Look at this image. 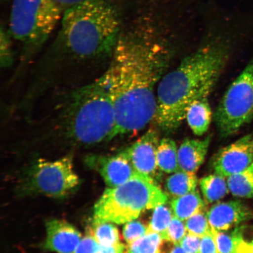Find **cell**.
<instances>
[{
  "label": "cell",
  "instance_id": "6da1fadb",
  "mask_svg": "<svg viewBox=\"0 0 253 253\" xmlns=\"http://www.w3.org/2000/svg\"><path fill=\"white\" fill-rule=\"evenodd\" d=\"M153 14L144 13L123 28L100 77L112 101L118 136L142 130L156 116V88L166 74L172 49L166 21Z\"/></svg>",
  "mask_w": 253,
  "mask_h": 253
},
{
  "label": "cell",
  "instance_id": "7a4b0ae2",
  "mask_svg": "<svg viewBox=\"0 0 253 253\" xmlns=\"http://www.w3.org/2000/svg\"><path fill=\"white\" fill-rule=\"evenodd\" d=\"M123 28L122 10L115 0H86L66 9L30 90L40 95L64 69L110 61Z\"/></svg>",
  "mask_w": 253,
  "mask_h": 253
},
{
  "label": "cell",
  "instance_id": "3957f363",
  "mask_svg": "<svg viewBox=\"0 0 253 253\" xmlns=\"http://www.w3.org/2000/svg\"><path fill=\"white\" fill-rule=\"evenodd\" d=\"M35 136L75 147H90L118 137L115 109L99 77L60 98Z\"/></svg>",
  "mask_w": 253,
  "mask_h": 253
},
{
  "label": "cell",
  "instance_id": "277c9868",
  "mask_svg": "<svg viewBox=\"0 0 253 253\" xmlns=\"http://www.w3.org/2000/svg\"><path fill=\"white\" fill-rule=\"evenodd\" d=\"M229 49L226 37L217 34L164 76L157 88L154 118L161 130H176L185 119L190 104L209 96L225 66Z\"/></svg>",
  "mask_w": 253,
  "mask_h": 253
},
{
  "label": "cell",
  "instance_id": "5b68a950",
  "mask_svg": "<svg viewBox=\"0 0 253 253\" xmlns=\"http://www.w3.org/2000/svg\"><path fill=\"white\" fill-rule=\"evenodd\" d=\"M168 201L157 183L137 173L124 184L104 191L94 205L93 220L125 224Z\"/></svg>",
  "mask_w": 253,
  "mask_h": 253
},
{
  "label": "cell",
  "instance_id": "8992f818",
  "mask_svg": "<svg viewBox=\"0 0 253 253\" xmlns=\"http://www.w3.org/2000/svg\"><path fill=\"white\" fill-rule=\"evenodd\" d=\"M55 0H13L9 33L21 46V62H29L49 40L62 17Z\"/></svg>",
  "mask_w": 253,
  "mask_h": 253
},
{
  "label": "cell",
  "instance_id": "52a82bcc",
  "mask_svg": "<svg viewBox=\"0 0 253 253\" xmlns=\"http://www.w3.org/2000/svg\"><path fill=\"white\" fill-rule=\"evenodd\" d=\"M79 183L72 156L55 161L39 158L25 170L19 185V192L22 196L43 195L62 198L74 192Z\"/></svg>",
  "mask_w": 253,
  "mask_h": 253
},
{
  "label": "cell",
  "instance_id": "ba28073f",
  "mask_svg": "<svg viewBox=\"0 0 253 253\" xmlns=\"http://www.w3.org/2000/svg\"><path fill=\"white\" fill-rule=\"evenodd\" d=\"M253 119V59L223 95L214 115L221 136L237 133Z\"/></svg>",
  "mask_w": 253,
  "mask_h": 253
},
{
  "label": "cell",
  "instance_id": "9c48e42d",
  "mask_svg": "<svg viewBox=\"0 0 253 253\" xmlns=\"http://www.w3.org/2000/svg\"><path fill=\"white\" fill-rule=\"evenodd\" d=\"M253 164V135L248 134L224 147L214 156V173L228 177L242 171Z\"/></svg>",
  "mask_w": 253,
  "mask_h": 253
},
{
  "label": "cell",
  "instance_id": "30bf717a",
  "mask_svg": "<svg viewBox=\"0 0 253 253\" xmlns=\"http://www.w3.org/2000/svg\"><path fill=\"white\" fill-rule=\"evenodd\" d=\"M160 141L158 132L149 129L124 150L135 171L157 183L162 173L158 166L157 158Z\"/></svg>",
  "mask_w": 253,
  "mask_h": 253
},
{
  "label": "cell",
  "instance_id": "8fae6325",
  "mask_svg": "<svg viewBox=\"0 0 253 253\" xmlns=\"http://www.w3.org/2000/svg\"><path fill=\"white\" fill-rule=\"evenodd\" d=\"M84 162L100 174L109 188L124 184L137 173L124 150L115 156L89 155Z\"/></svg>",
  "mask_w": 253,
  "mask_h": 253
},
{
  "label": "cell",
  "instance_id": "7c38bea8",
  "mask_svg": "<svg viewBox=\"0 0 253 253\" xmlns=\"http://www.w3.org/2000/svg\"><path fill=\"white\" fill-rule=\"evenodd\" d=\"M207 215L211 229L224 232L253 219V211L239 201L217 202Z\"/></svg>",
  "mask_w": 253,
  "mask_h": 253
},
{
  "label": "cell",
  "instance_id": "4fadbf2b",
  "mask_svg": "<svg viewBox=\"0 0 253 253\" xmlns=\"http://www.w3.org/2000/svg\"><path fill=\"white\" fill-rule=\"evenodd\" d=\"M46 237L43 249L58 253H74L81 241V232L64 220L52 219L46 223Z\"/></svg>",
  "mask_w": 253,
  "mask_h": 253
},
{
  "label": "cell",
  "instance_id": "5bb4252c",
  "mask_svg": "<svg viewBox=\"0 0 253 253\" xmlns=\"http://www.w3.org/2000/svg\"><path fill=\"white\" fill-rule=\"evenodd\" d=\"M211 141L210 135L204 139H185L178 150L179 169L196 173L204 162Z\"/></svg>",
  "mask_w": 253,
  "mask_h": 253
},
{
  "label": "cell",
  "instance_id": "9a60e30c",
  "mask_svg": "<svg viewBox=\"0 0 253 253\" xmlns=\"http://www.w3.org/2000/svg\"><path fill=\"white\" fill-rule=\"evenodd\" d=\"M212 118V112L208 96L194 101L186 112L185 119L194 134L204 135L208 131Z\"/></svg>",
  "mask_w": 253,
  "mask_h": 253
},
{
  "label": "cell",
  "instance_id": "2e32d148",
  "mask_svg": "<svg viewBox=\"0 0 253 253\" xmlns=\"http://www.w3.org/2000/svg\"><path fill=\"white\" fill-rule=\"evenodd\" d=\"M206 205L207 202L201 198L197 190L181 197L173 198L170 203L174 216L183 221L193 215L205 211Z\"/></svg>",
  "mask_w": 253,
  "mask_h": 253
},
{
  "label": "cell",
  "instance_id": "e0dca14e",
  "mask_svg": "<svg viewBox=\"0 0 253 253\" xmlns=\"http://www.w3.org/2000/svg\"><path fill=\"white\" fill-rule=\"evenodd\" d=\"M198 182L195 173L179 169L168 177L166 189L173 198H178L197 190Z\"/></svg>",
  "mask_w": 253,
  "mask_h": 253
},
{
  "label": "cell",
  "instance_id": "ac0fdd59",
  "mask_svg": "<svg viewBox=\"0 0 253 253\" xmlns=\"http://www.w3.org/2000/svg\"><path fill=\"white\" fill-rule=\"evenodd\" d=\"M199 183L204 200L208 204L219 202L230 192L226 177L216 173L203 177Z\"/></svg>",
  "mask_w": 253,
  "mask_h": 253
},
{
  "label": "cell",
  "instance_id": "d6986e66",
  "mask_svg": "<svg viewBox=\"0 0 253 253\" xmlns=\"http://www.w3.org/2000/svg\"><path fill=\"white\" fill-rule=\"evenodd\" d=\"M178 150L175 142L170 138H163L157 148L158 166L161 171L172 173L179 170Z\"/></svg>",
  "mask_w": 253,
  "mask_h": 253
},
{
  "label": "cell",
  "instance_id": "ffe728a7",
  "mask_svg": "<svg viewBox=\"0 0 253 253\" xmlns=\"http://www.w3.org/2000/svg\"><path fill=\"white\" fill-rule=\"evenodd\" d=\"M229 192L235 197L253 198V164L242 171L227 177Z\"/></svg>",
  "mask_w": 253,
  "mask_h": 253
},
{
  "label": "cell",
  "instance_id": "44dd1931",
  "mask_svg": "<svg viewBox=\"0 0 253 253\" xmlns=\"http://www.w3.org/2000/svg\"><path fill=\"white\" fill-rule=\"evenodd\" d=\"M87 231L100 246H112L121 243L118 229L113 223L93 220Z\"/></svg>",
  "mask_w": 253,
  "mask_h": 253
},
{
  "label": "cell",
  "instance_id": "7402d4cb",
  "mask_svg": "<svg viewBox=\"0 0 253 253\" xmlns=\"http://www.w3.org/2000/svg\"><path fill=\"white\" fill-rule=\"evenodd\" d=\"M164 240L160 234L148 232L128 245V253H163Z\"/></svg>",
  "mask_w": 253,
  "mask_h": 253
},
{
  "label": "cell",
  "instance_id": "603a6c76",
  "mask_svg": "<svg viewBox=\"0 0 253 253\" xmlns=\"http://www.w3.org/2000/svg\"><path fill=\"white\" fill-rule=\"evenodd\" d=\"M153 210V212L148 225V232L160 234L163 239L174 216L171 208L167 207L166 204L158 206Z\"/></svg>",
  "mask_w": 253,
  "mask_h": 253
},
{
  "label": "cell",
  "instance_id": "cb8c5ba5",
  "mask_svg": "<svg viewBox=\"0 0 253 253\" xmlns=\"http://www.w3.org/2000/svg\"><path fill=\"white\" fill-rule=\"evenodd\" d=\"M187 233L200 238L211 232V228L209 221L207 212L202 211L193 215L185 221Z\"/></svg>",
  "mask_w": 253,
  "mask_h": 253
},
{
  "label": "cell",
  "instance_id": "d4e9b609",
  "mask_svg": "<svg viewBox=\"0 0 253 253\" xmlns=\"http://www.w3.org/2000/svg\"><path fill=\"white\" fill-rule=\"evenodd\" d=\"M11 39L8 30L1 25L0 31V65L2 68L10 67L14 61Z\"/></svg>",
  "mask_w": 253,
  "mask_h": 253
},
{
  "label": "cell",
  "instance_id": "484cf974",
  "mask_svg": "<svg viewBox=\"0 0 253 253\" xmlns=\"http://www.w3.org/2000/svg\"><path fill=\"white\" fill-rule=\"evenodd\" d=\"M187 234L184 221L173 216L163 237L164 241L172 245H179Z\"/></svg>",
  "mask_w": 253,
  "mask_h": 253
},
{
  "label": "cell",
  "instance_id": "4316f807",
  "mask_svg": "<svg viewBox=\"0 0 253 253\" xmlns=\"http://www.w3.org/2000/svg\"><path fill=\"white\" fill-rule=\"evenodd\" d=\"M148 232V226L141 221L133 220L125 224L123 235L128 245L140 239Z\"/></svg>",
  "mask_w": 253,
  "mask_h": 253
},
{
  "label": "cell",
  "instance_id": "83f0119b",
  "mask_svg": "<svg viewBox=\"0 0 253 253\" xmlns=\"http://www.w3.org/2000/svg\"><path fill=\"white\" fill-rule=\"evenodd\" d=\"M215 243L220 253H234L233 235L211 229Z\"/></svg>",
  "mask_w": 253,
  "mask_h": 253
},
{
  "label": "cell",
  "instance_id": "f1b7e54d",
  "mask_svg": "<svg viewBox=\"0 0 253 253\" xmlns=\"http://www.w3.org/2000/svg\"><path fill=\"white\" fill-rule=\"evenodd\" d=\"M233 235L234 253H253V239H246L239 230H236Z\"/></svg>",
  "mask_w": 253,
  "mask_h": 253
},
{
  "label": "cell",
  "instance_id": "f546056e",
  "mask_svg": "<svg viewBox=\"0 0 253 253\" xmlns=\"http://www.w3.org/2000/svg\"><path fill=\"white\" fill-rule=\"evenodd\" d=\"M100 245L92 236L87 235L81 240L74 253H99Z\"/></svg>",
  "mask_w": 253,
  "mask_h": 253
},
{
  "label": "cell",
  "instance_id": "4dcf8cb0",
  "mask_svg": "<svg viewBox=\"0 0 253 253\" xmlns=\"http://www.w3.org/2000/svg\"><path fill=\"white\" fill-rule=\"evenodd\" d=\"M179 245L186 253H201V238L186 234Z\"/></svg>",
  "mask_w": 253,
  "mask_h": 253
},
{
  "label": "cell",
  "instance_id": "1f68e13d",
  "mask_svg": "<svg viewBox=\"0 0 253 253\" xmlns=\"http://www.w3.org/2000/svg\"><path fill=\"white\" fill-rule=\"evenodd\" d=\"M201 253H220L215 243L212 233L201 238Z\"/></svg>",
  "mask_w": 253,
  "mask_h": 253
},
{
  "label": "cell",
  "instance_id": "d6a6232c",
  "mask_svg": "<svg viewBox=\"0 0 253 253\" xmlns=\"http://www.w3.org/2000/svg\"><path fill=\"white\" fill-rule=\"evenodd\" d=\"M55 1L64 11L66 9L71 7L78 3L86 1V0H55Z\"/></svg>",
  "mask_w": 253,
  "mask_h": 253
},
{
  "label": "cell",
  "instance_id": "836d02e7",
  "mask_svg": "<svg viewBox=\"0 0 253 253\" xmlns=\"http://www.w3.org/2000/svg\"><path fill=\"white\" fill-rule=\"evenodd\" d=\"M169 253H186L179 245H173L172 248L169 250Z\"/></svg>",
  "mask_w": 253,
  "mask_h": 253
},
{
  "label": "cell",
  "instance_id": "e575fe53",
  "mask_svg": "<svg viewBox=\"0 0 253 253\" xmlns=\"http://www.w3.org/2000/svg\"><path fill=\"white\" fill-rule=\"evenodd\" d=\"M126 253H127V252H126Z\"/></svg>",
  "mask_w": 253,
  "mask_h": 253
}]
</instances>
